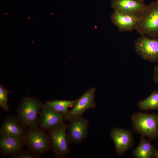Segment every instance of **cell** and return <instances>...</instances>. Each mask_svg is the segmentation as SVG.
<instances>
[{"label":"cell","mask_w":158,"mask_h":158,"mask_svg":"<svg viewBox=\"0 0 158 158\" xmlns=\"http://www.w3.org/2000/svg\"><path fill=\"white\" fill-rule=\"evenodd\" d=\"M138 106L142 111L158 109V91H153L147 98L140 101Z\"/></svg>","instance_id":"cell-16"},{"label":"cell","mask_w":158,"mask_h":158,"mask_svg":"<svg viewBox=\"0 0 158 158\" xmlns=\"http://www.w3.org/2000/svg\"><path fill=\"white\" fill-rule=\"evenodd\" d=\"M25 145V138L0 136V151L3 156H11Z\"/></svg>","instance_id":"cell-14"},{"label":"cell","mask_w":158,"mask_h":158,"mask_svg":"<svg viewBox=\"0 0 158 158\" xmlns=\"http://www.w3.org/2000/svg\"><path fill=\"white\" fill-rule=\"evenodd\" d=\"M157 150L150 140H147L142 136L138 147L132 152L133 155L137 158L155 157Z\"/></svg>","instance_id":"cell-15"},{"label":"cell","mask_w":158,"mask_h":158,"mask_svg":"<svg viewBox=\"0 0 158 158\" xmlns=\"http://www.w3.org/2000/svg\"><path fill=\"white\" fill-rule=\"evenodd\" d=\"M136 51L144 59L158 62V39L141 35L135 41Z\"/></svg>","instance_id":"cell-6"},{"label":"cell","mask_w":158,"mask_h":158,"mask_svg":"<svg viewBox=\"0 0 158 158\" xmlns=\"http://www.w3.org/2000/svg\"><path fill=\"white\" fill-rule=\"evenodd\" d=\"M66 121V115L55 111L46 104H43L38 118L40 128L44 130H49Z\"/></svg>","instance_id":"cell-9"},{"label":"cell","mask_w":158,"mask_h":158,"mask_svg":"<svg viewBox=\"0 0 158 158\" xmlns=\"http://www.w3.org/2000/svg\"><path fill=\"white\" fill-rule=\"evenodd\" d=\"M25 128L17 117L8 116L1 126L0 136L25 138L26 132Z\"/></svg>","instance_id":"cell-11"},{"label":"cell","mask_w":158,"mask_h":158,"mask_svg":"<svg viewBox=\"0 0 158 158\" xmlns=\"http://www.w3.org/2000/svg\"><path fill=\"white\" fill-rule=\"evenodd\" d=\"M68 122L67 135L69 143L81 142L87 136L90 120L81 116L73 118Z\"/></svg>","instance_id":"cell-8"},{"label":"cell","mask_w":158,"mask_h":158,"mask_svg":"<svg viewBox=\"0 0 158 158\" xmlns=\"http://www.w3.org/2000/svg\"><path fill=\"white\" fill-rule=\"evenodd\" d=\"M136 0L140 1H141V2H143V1H144V0Z\"/></svg>","instance_id":"cell-22"},{"label":"cell","mask_w":158,"mask_h":158,"mask_svg":"<svg viewBox=\"0 0 158 158\" xmlns=\"http://www.w3.org/2000/svg\"><path fill=\"white\" fill-rule=\"evenodd\" d=\"M153 78L154 83L158 84V65L155 66L154 68Z\"/></svg>","instance_id":"cell-20"},{"label":"cell","mask_w":158,"mask_h":158,"mask_svg":"<svg viewBox=\"0 0 158 158\" xmlns=\"http://www.w3.org/2000/svg\"><path fill=\"white\" fill-rule=\"evenodd\" d=\"M133 131L149 140L158 139V113H134L131 117Z\"/></svg>","instance_id":"cell-1"},{"label":"cell","mask_w":158,"mask_h":158,"mask_svg":"<svg viewBox=\"0 0 158 158\" xmlns=\"http://www.w3.org/2000/svg\"><path fill=\"white\" fill-rule=\"evenodd\" d=\"M139 17L115 11L110 16L112 23L121 32H130L136 30Z\"/></svg>","instance_id":"cell-13"},{"label":"cell","mask_w":158,"mask_h":158,"mask_svg":"<svg viewBox=\"0 0 158 158\" xmlns=\"http://www.w3.org/2000/svg\"><path fill=\"white\" fill-rule=\"evenodd\" d=\"M110 137L114 142L116 153L119 156L124 155L133 146L132 132L129 130L114 128L111 131Z\"/></svg>","instance_id":"cell-10"},{"label":"cell","mask_w":158,"mask_h":158,"mask_svg":"<svg viewBox=\"0 0 158 158\" xmlns=\"http://www.w3.org/2000/svg\"><path fill=\"white\" fill-rule=\"evenodd\" d=\"M76 101L54 100L47 102L46 104L55 111L66 115L69 111L68 108L72 107Z\"/></svg>","instance_id":"cell-17"},{"label":"cell","mask_w":158,"mask_h":158,"mask_svg":"<svg viewBox=\"0 0 158 158\" xmlns=\"http://www.w3.org/2000/svg\"><path fill=\"white\" fill-rule=\"evenodd\" d=\"M136 30L140 35L158 39V0L147 5Z\"/></svg>","instance_id":"cell-2"},{"label":"cell","mask_w":158,"mask_h":158,"mask_svg":"<svg viewBox=\"0 0 158 158\" xmlns=\"http://www.w3.org/2000/svg\"><path fill=\"white\" fill-rule=\"evenodd\" d=\"M155 158H158V150H157L156 153Z\"/></svg>","instance_id":"cell-21"},{"label":"cell","mask_w":158,"mask_h":158,"mask_svg":"<svg viewBox=\"0 0 158 158\" xmlns=\"http://www.w3.org/2000/svg\"><path fill=\"white\" fill-rule=\"evenodd\" d=\"M67 126L65 122L49 130L48 135L55 157L65 158L71 149L67 135Z\"/></svg>","instance_id":"cell-4"},{"label":"cell","mask_w":158,"mask_h":158,"mask_svg":"<svg viewBox=\"0 0 158 158\" xmlns=\"http://www.w3.org/2000/svg\"><path fill=\"white\" fill-rule=\"evenodd\" d=\"M96 89L92 87L83 94L76 100L71 110L66 115V121H69L75 118L82 116L87 110L95 108V101Z\"/></svg>","instance_id":"cell-7"},{"label":"cell","mask_w":158,"mask_h":158,"mask_svg":"<svg viewBox=\"0 0 158 158\" xmlns=\"http://www.w3.org/2000/svg\"><path fill=\"white\" fill-rule=\"evenodd\" d=\"M8 91L3 87L0 86V106L5 112L8 110Z\"/></svg>","instance_id":"cell-18"},{"label":"cell","mask_w":158,"mask_h":158,"mask_svg":"<svg viewBox=\"0 0 158 158\" xmlns=\"http://www.w3.org/2000/svg\"><path fill=\"white\" fill-rule=\"evenodd\" d=\"M147 5L136 0H111V6L115 11L140 17Z\"/></svg>","instance_id":"cell-12"},{"label":"cell","mask_w":158,"mask_h":158,"mask_svg":"<svg viewBox=\"0 0 158 158\" xmlns=\"http://www.w3.org/2000/svg\"><path fill=\"white\" fill-rule=\"evenodd\" d=\"M44 131L37 126L28 128L25 137L28 150L41 155L51 148L48 134Z\"/></svg>","instance_id":"cell-5"},{"label":"cell","mask_w":158,"mask_h":158,"mask_svg":"<svg viewBox=\"0 0 158 158\" xmlns=\"http://www.w3.org/2000/svg\"><path fill=\"white\" fill-rule=\"evenodd\" d=\"M12 158H40L41 155L36 154L30 151L21 150L11 156Z\"/></svg>","instance_id":"cell-19"},{"label":"cell","mask_w":158,"mask_h":158,"mask_svg":"<svg viewBox=\"0 0 158 158\" xmlns=\"http://www.w3.org/2000/svg\"><path fill=\"white\" fill-rule=\"evenodd\" d=\"M43 104L34 97H27L22 99L17 110V117L25 128L37 126Z\"/></svg>","instance_id":"cell-3"}]
</instances>
